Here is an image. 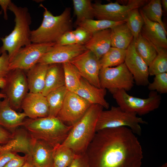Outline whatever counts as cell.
Returning <instances> with one entry per match:
<instances>
[{"label": "cell", "instance_id": "15", "mask_svg": "<svg viewBox=\"0 0 167 167\" xmlns=\"http://www.w3.org/2000/svg\"><path fill=\"white\" fill-rule=\"evenodd\" d=\"M124 63L132 75L135 83L137 85H148L150 83L148 66L136 51L133 40L126 49Z\"/></svg>", "mask_w": 167, "mask_h": 167}, {"label": "cell", "instance_id": "31", "mask_svg": "<svg viewBox=\"0 0 167 167\" xmlns=\"http://www.w3.org/2000/svg\"><path fill=\"white\" fill-rule=\"evenodd\" d=\"M140 9L149 20L159 24L166 31L165 25L162 20V10L161 1L150 0Z\"/></svg>", "mask_w": 167, "mask_h": 167}, {"label": "cell", "instance_id": "25", "mask_svg": "<svg viewBox=\"0 0 167 167\" xmlns=\"http://www.w3.org/2000/svg\"><path fill=\"white\" fill-rule=\"evenodd\" d=\"M111 46L126 49L133 40V35L126 22L111 28Z\"/></svg>", "mask_w": 167, "mask_h": 167}, {"label": "cell", "instance_id": "11", "mask_svg": "<svg viewBox=\"0 0 167 167\" xmlns=\"http://www.w3.org/2000/svg\"><path fill=\"white\" fill-rule=\"evenodd\" d=\"M55 43H32L21 48L9 62L10 71L20 69L27 71L38 61Z\"/></svg>", "mask_w": 167, "mask_h": 167}, {"label": "cell", "instance_id": "48", "mask_svg": "<svg viewBox=\"0 0 167 167\" xmlns=\"http://www.w3.org/2000/svg\"><path fill=\"white\" fill-rule=\"evenodd\" d=\"M159 167H167V163H165L161 166H159Z\"/></svg>", "mask_w": 167, "mask_h": 167}, {"label": "cell", "instance_id": "47", "mask_svg": "<svg viewBox=\"0 0 167 167\" xmlns=\"http://www.w3.org/2000/svg\"><path fill=\"white\" fill-rule=\"evenodd\" d=\"M6 97V96L5 94L1 92H0V102L1 101V100L2 99H4Z\"/></svg>", "mask_w": 167, "mask_h": 167}, {"label": "cell", "instance_id": "43", "mask_svg": "<svg viewBox=\"0 0 167 167\" xmlns=\"http://www.w3.org/2000/svg\"><path fill=\"white\" fill-rule=\"evenodd\" d=\"M11 2L10 0H0V6L3 10L4 18L5 20L8 19L7 11L8 6Z\"/></svg>", "mask_w": 167, "mask_h": 167}, {"label": "cell", "instance_id": "13", "mask_svg": "<svg viewBox=\"0 0 167 167\" xmlns=\"http://www.w3.org/2000/svg\"><path fill=\"white\" fill-rule=\"evenodd\" d=\"M79 72L82 77L92 85L101 88L99 73L101 68L100 60L87 50L70 62Z\"/></svg>", "mask_w": 167, "mask_h": 167}, {"label": "cell", "instance_id": "9", "mask_svg": "<svg viewBox=\"0 0 167 167\" xmlns=\"http://www.w3.org/2000/svg\"><path fill=\"white\" fill-rule=\"evenodd\" d=\"M143 0H129L126 5H122L118 2L102 4L99 2L92 4L94 16L97 19L114 22L125 21L130 11L143 6L148 1Z\"/></svg>", "mask_w": 167, "mask_h": 167}, {"label": "cell", "instance_id": "50", "mask_svg": "<svg viewBox=\"0 0 167 167\" xmlns=\"http://www.w3.org/2000/svg\"><path fill=\"white\" fill-rule=\"evenodd\" d=\"M1 12H0V14H1Z\"/></svg>", "mask_w": 167, "mask_h": 167}, {"label": "cell", "instance_id": "14", "mask_svg": "<svg viewBox=\"0 0 167 167\" xmlns=\"http://www.w3.org/2000/svg\"><path fill=\"white\" fill-rule=\"evenodd\" d=\"M87 50L84 45H61L55 43L44 54L38 63L49 65L70 62Z\"/></svg>", "mask_w": 167, "mask_h": 167}, {"label": "cell", "instance_id": "46", "mask_svg": "<svg viewBox=\"0 0 167 167\" xmlns=\"http://www.w3.org/2000/svg\"><path fill=\"white\" fill-rule=\"evenodd\" d=\"M161 4L164 10L166 11H167V0H162L161 1Z\"/></svg>", "mask_w": 167, "mask_h": 167}, {"label": "cell", "instance_id": "40", "mask_svg": "<svg viewBox=\"0 0 167 167\" xmlns=\"http://www.w3.org/2000/svg\"><path fill=\"white\" fill-rule=\"evenodd\" d=\"M27 156H20L16 154L4 167H21L26 162Z\"/></svg>", "mask_w": 167, "mask_h": 167}, {"label": "cell", "instance_id": "2", "mask_svg": "<svg viewBox=\"0 0 167 167\" xmlns=\"http://www.w3.org/2000/svg\"><path fill=\"white\" fill-rule=\"evenodd\" d=\"M103 108L99 105H91L60 146L71 149L76 154L85 152L96 133L97 120Z\"/></svg>", "mask_w": 167, "mask_h": 167}, {"label": "cell", "instance_id": "16", "mask_svg": "<svg viewBox=\"0 0 167 167\" xmlns=\"http://www.w3.org/2000/svg\"><path fill=\"white\" fill-rule=\"evenodd\" d=\"M21 108L29 118L45 117L49 115L46 97L41 93L28 92L22 102Z\"/></svg>", "mask_w": 167, "mask_h": 167}, {"label": "cell", "instance_id": "21", "mask_svg": "<svg viewBox=\"0 0 167 167\" xmlns=\"http://www.w3.org/2000/svg\"><path fill=\"white\" fill-rule=\"evenodd\" d=\"M75 93L91 105H99L107 109L109 108V104L105 99L106 89L97 87L83 78L80 86Z\"/></svg>", "mask_w": 167, "mask_h": 167}, {"label": "cell", "instance_id": "18", "mask_svg": "<svg viewBox=\"0 0 167 167\" xmlns=\"http://www.w3.org/2000/svg\"><path fill=\"white\" fill-rule=\"evenodd\" d=\"M54 150L45 142L32 139L30 154L27 156L35 167H52Z\"/></svg>", "mask_w": 167, "mask_h": 167}, {"label": "cell", "instance_id": "3", "mask_svg": "<svg viewBox=\"0 0 167 167\" xmlns=\"http://www.w3.org/2000/svg\"><path fill=\"white\" fill-rule=\"evenodd\" d=\"M32 139L44 141L55 148L61 144L73 126H68L57 117L25 119L22 126Z\"/></svg>", "mask_w": 167, "mask_h": 167}, {"label": "cell", "instance_id": "35", "mask_svg": "<svg viewBox=\"0 0 167 167\" xmlns=\"http://www.w3.org/2000/svg\"><path fill=\"white\" fill-rule=\"evenodd\" d=\"M155 47L157 54L148 66L149 75L151 76L167 72V49Z\"/></svg>", "mask_w": 167, "mask_h": 167}, {"label": "cell", "instance_id": "36", "mask_svg": "<svg viewBox=\"0 0 167 167\" xmlns=\"http://www.w3.org/2000/svg\"><path fill=\"white\" fill-rule=\"evenodd\" d=\"M138 9L135 8L130 11L126 22L133 35L134 40L140 33L144 23V19Z\"/></svg>", "mask_w": 167, "mask_h": 167}, {"label": "cell", "instance_id": "24", "mask_svg": "<svg viewBox=\"0 0 167 167\" xmlns=\"http://www.w3.org/2000/svg\"><path fill=\"white\" fill-rule=\"evenodd\" d=\"M64 86L65 82L62 64L49 65L42 94L46 96L50 92Z\"/></svg>", "mask_w": 167, "mask_h": 167}, {"label": "cell", "instance_id": "39", "mask_svg": "<svg viewBox=\"0 0 167 167\" xmlns=\"http://www.w3.org/2000/svg\"><path fill=\"white\" fill-rule=\"evenodd\" d=\"M68 167H90L86 152L76 154Z\"/></svg>", "mask_w": 167, "mask_h": 167}, {"label": "cell", "instance_id": "12", "mask_svg": "<svg viewBox=\"0 0 167 167\" xmlns=\"http://www.w3.org/2000/svg\"><path fill=\"white\" fill-rule=\"evenodd\" d=\"M91 105L75 93L68 91L57 117L63 123L73 126L83 116Z\"/></svg>", "mask_w": 167, "mask_h": 167}, {"label": "cell", "instance_id": "7", "mask_svg": "<svg viewBox=\"0 0 167 167\" xmlns=\"http://www.w3.org/2000/svg\"><path fill=\"white\" fill-rule=\"evenodd\" d=\"M118 106L123 110L142 116L158 109L161 97L155 91L149 92L146 98H141L128 94L124 90H118L112 94Z\"/></svg>", "mask_w": 167, "mask_h": 167}, {"label": "cell", "instance_id": "32", "mask_svg": "<svg viewBox=\"0 0 167 167\" xmlns=\"http://www.w3.org/2000/svg\"><path fill=\"white\" fill-rule=\"evenodd\" d=\"M52 167H68L76 154L71 149L61 147L54 148Z\"/></svg>", "mask_w": 167, "mask_h": 167}, {"label": "cell", "instance_id": "37", "mask_svg": "<svg viewBox=\"0 0 167 167\" xmlns=\"http://www.w3.org/2000/svg\"><path fill=\"white\" fill-rule=\"evenodd\" d=\"M148 90L155 91L160 94L167 93V73L165 72L155 75L153 82L148 85Z\"/></svg>", "mask_w": 167, "mask_h": 167}, {"label": "cell", "instance_id": "26", "mask_svg": "<svg viewBox=\"0 0 167 167\" xmlns=\"http://www.w3.org/2000/svg\"><path fill=\"white\" fill-rule=\"evenodd\" d=\"M133 42L136 51L148 66L157 54L155 47L140 33Z\"/></svg>", "mask_w": 167, "mask_h": 167}, {"label": "cell", "instance_id": "49", "mask_svg": "<svg viewBox=\"0 0 167 167\" xmlns=\"http://www.w3.org/2000/svg\"><path fill=\"white\" fill-rule=\"evenodd\" d=\"M2 145L0 144V152L2 151Z\"/></svg>", "mask_w": 167, "mask_h": 167}, {"label": "cell", "instance_id": "8", "mask_svg": "<svg viewBox=\"0 0 167 167\" xmlns=\"http://www.w3.org/2000/svg\"><path fill=\"white\" fill-rule=\"evenodd\" d=\"M99 77L101 87L108 89L112 94L119 90L129 91L135 83L124 63L114 67L101 68Z\"/></svg>", "mask_w": 167, "mask_h": 167}, {"label": "cell", "instance_id": "44", "mask_svg": "<svg viewBox=\"0 0 167 167\" xmlns=\"http://www.w3.org/2000/svg\"><path fill=\"white\" fill-rule=\"evenodd\" d=\"M6 83V80L5 78L0 77V88L2 90L5 88Z\"/></svg>", "mask_w": 167, "mask_h": 167}, {"label": "cell", "instance_id": "33", "mask_svg": "<svg viewBox=\"0 0 167 167\" xmlns=\"http://www.w3.org/2000/svg\"><path fill=\"white\" fill-rule=\"evenodd\" d=\"M124 21L114 22L106 20L85 19L76 24L78 27H81L91 34L96 32L111 28L118 24L126 22Z\"/></svg>", "mask_w": 167, "mask_h": 167}, {"label": "cell", "instance_id": "30", "mask_svg": "<svg viewBox=\"0 0 167 167\" xmlns=\"http://www.w3.org/2000/svg\"><path fill=\"white\" fill-rule=\"evenodd\" d=\"M126 49L111 47L100 59L101 68L116 66L124 62Z\"/></svg>", "mask_w": 167, "mask_h": 167}, {"label": "cell", "instance_id": "20", "mask_svg": "<svg viewBox=\"0 0 167 167\" xmlns=\"http://www.w3.org/2000/svg\"><path fill=\"white\" fill-rule=\"evenodd\" d=\"M12 133L10 139L2 145V152H9L17 154L21 152L29 155L31 149L32 139L25 129L17 128Z\"/></svg>", "mask_w": 167, "mask_h": 167}, {"label": "cell", "instance_id": "6", "mask_svg": "<svg viewBox=\"0 0 167 167\" xmlns=\"http://www.w3.org/2000/svg\"><path fill=\"white\" fill-rule=\"evenodd\" d=\"M137 115L123 110L118 106H112L110 109L101 112L96 123V132L104 129L125 127L140 135L142 132L140 124H147V122Z\"/></svg>", "mask_w": 167, "mask_h": 167}, {"label": "cell", "instance_id": "34", "mask_svg": "<svg viewBox=\"0 0 167 167\" xmlns=\"http://www.w3.org/2000/svg\"><path fill=\"white\" fill-rule=\"evenodd\" d=\"M74 12L76 16V24L85 19H93L94 9L90 0H73Z\"/></svg>", "mask_w": 167, "mask_h": 167}, {"label": "cell", "instance_id": "1", "mask_svg": "<svg viewBox=\"0 0 167 167\" xmlns=\"http://www.w3.org/2000/svg\"><path fill=\"white\" fill-rule=\"evenodd\" d=\"M90 167H141V146L125 127L96 132L86 152Z\"/></svg>", "mask_w": 167, "mask_h": 167}, {"label": "cell", "instance_id": "23", "mask_svg": "<svg viewBox=\"0 0 167 167\" xmlns=\"http://www.w3.org/2000/svg\"><path fill=\"white\" fill-rule=\"evenodd\" d=\"M49 65L37 63L27 71L26 74L29 92L42 93Z\"/></svg>", "mask_w": 167, "mask_h": 167}, {"label": "cell", "instance_id": "29", "mask_svg": "<svg viewBox=\"0 0 167 167\" xmlns=\"http://www.w3.org/2000/svg\"><path fill=\"white\" fill-rule=\"evenodd\" d=\"M68 91L64 86L52 91L46 96L49 108V116L57 117Z\"/></svg>", "mask_w": 167, "mask_h": 167}, {"label": "cell", "instance_id": "19", "mask_svg": "<svg viewBox=\"0 0 167 167\" xmlns=\"http://www.w3.org/2000/svg\"><path fill=\"white\" fill-rule=\"evenodd\" d=\"M27 116L23 113H18L11 106L7 98L0 102V126L11 133L22 126Z\"/></svg>", "mask_w": 167, "mask_h": 167}, {"label": "cell", "instance_id": "22", "mask_svg": "<svg viewBox=\"0 0 167 167\" xmlns=\"http://www.w3.org/2000/svg\"><path fill=\"white\" fill-rule=\"evenodd\" d=\"M111 28L94 32L84 45L85 47L100 60L111 47Z\"/></svg>", "mask_w": 167, "mask_h": 167}, {"label": "cell", "instance_id": "42", "mask_svg": "<svg viewBox=\"0 0 167 167\" xmlns=\"http://www.w3.org/2000/svg\"><path fill=\"white\" fill-rule=\"evenodd\" d=\"M12 136V133L11 132L0 126V144H6Z\"/></svg>", "mask_w": 167, "mask_h": 167}, {"label": "cell", "instance_id": "10", "mask_svg": "<svg viewBox=\"0 0 167 167\" xmlns=\"http://www.w3.org/2000/svg\"><path fill=\"white\" fill-rule=\"evenodd\" d=\"M5 78L6 85L1 92L6 95L11 107L18 110L29 91L26 74L23 70L15 69L11 71Z\"/></svg>", "mask_w": 167, "mask_h": 167}, {"label": "cell", "instance_id": "27", "mask_svg": "<svg viewBox=\"0 0 167 167\" xmlns=\"http://www.w3.org/2000/svg\"><path fill=\"white\" fill-rule=\"evenodd\" d=\"M92 34L83 28L78 27L75 30L65 33L56 43L61 45H84L90 38Z\"/></svg>", "mask_w": 167, "mask_h": 167}, {"label": "cell", "instance_id": "28", "mask_svg": "<svg viewBox=\"0 0 167 167\" xmlns=\"http://www.w3.org/2000/svg\"><path fill=\"white\" fill-rule=\"evenodd\" d=\"M65 86L68 91L75 93L81 84L82 77L75 67L70 62L62 64Z\"/></svg>", "mask_w": 167, "mask_h": 167}, {"label": "cell", "instance_id": "5", "mask_svg": "<svg viewBox=\"0 0 167 167\" xmlns=\"http://www.w3.org/2000/svg\"><path fill=\"white\" fill-rule=\"evenodd\" d=\"M40 6L44 9L43 19L37 29L31 31V42L56 43L65 33L72 30L71 9L66 8L60 15L54 16L42 4Z\"/></svg>", "mask_w": 167, "mask_h": 167}, {"label": "cell", "instance_id": "41", "mask_svg": "<svg viewBox=\"0 0 167 167\" xmlns=\"http://www.w3.org/2000/svg\"><path fill=\"white\" fill-rule=\"evenodd\" d=\"M16 154L9 152H0V167H4Z\"/></svg>", "mask_w": 167, "mask_h": 167}, {"label": "cell", "instance_id": "38", "mask_svg": "<svg viewBox=\"0 0 167 167\" xmlns=\"http://www.w3.org/2000/svg\"><path fill=\"white\" fill-rule=\"evenodd\" d=\"M9 59L7 52L2 53L0 56V77H5L10 71Z\"/></svg>", "mask_w": 167, "mask_h": 167}, {"label": "cell", "instance_id": "17", "mask_svg": "<svg viewBox=\"0 0 167 167\" xmlns=\"http://www.w3.org/2000/svg\"><path fill=\"white\" fill-rule=\"evenodd\" d=\"M144 23L140 33L156 47L167 49V31L159 23L149 20L140 9L139 11Z\"/></svg>", "mask_w": 167, "mask_h": 167}, {"label": "cell", "instance_id": "45", "mask_svg": "<svg viewBox=\"0 0 167 167\" xmlns=\"http://www.w3.org/2000/svg\"><path fill=\"white\" fill-rule=\"evenodd\" d=\"M27 161L25 164L21 167H35L32 164V162L28 158L27 156Z\"/></svg>", "mask_w": 167, "mask_h": 167}, {"label": "cell", "instance_id": "4", "mask_svg": "<svg viewBox=\"0 0 167 167\" xmlns=\"http://www.w3.org/2000/svg\"><path fill=\"white\" fill-rule=\"evenodd\" d=\"M8 9L15 15V25L10 34L1 38L2 45L0 47V54L7 52L10 62L20 49L31 43L30 26L32 20L26 7L18 6L11 2Z\"/></svg>", "mask_w": 167, "mask_h": 167}]
</instances>
